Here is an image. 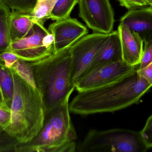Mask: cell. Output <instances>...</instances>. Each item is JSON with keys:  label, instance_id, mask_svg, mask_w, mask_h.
Returning <instances> with one entry per match:
<instances>
[{"label": "cell", "instance_id": "cell-4", "mask_svg": "<svg viewBox=\"0 0 152 152\" xmlns=\"http://www.w3.org/2000/svg\"><path fill=\"white\" fill-rule=\"evenodd\" d=\"M69 98L45 112L39 133L28 142H18L15 152H76L77 136L70 117Z\"/></svg>", "mask_w": 152, "mask_h": 152}, {"label": "cell", "instance_id": "cell-6", "mask_svg": "<svg viewBox=\"0 0 152 152\" xmlns=\"http://www.w3.org/2000/svg\"><path fill=\"white\" fill-rule=\"evenodd\" d=\"M6 51L14 54L19 59L37 61L53 54V37L44 26L35 23L31 35L12 40Z\"/></svg>", "mask_w": 152, "mask_h": 152}, {"label": "cell", "instance_id": "cell-9", "mask_svg": "<svg viewBox=\"0 0 152 152\" xmlns=\"http://www.w3.org/2000/svg\"><path fill=\"white\" fill-rule=\"evenodd\" d=\"M135 68L122 60L96 66L86 72L75 84L78 92L95 89L110 84Z\"/></svg>", "mask_w": 152, "mask_h": 152}, {"label": "cell", "instance_id": "cell-27", "mask_svg": "<svg viewBox=\"0 0 152 152\" xmlns=\"http://www.w3.org/2000/svg\"><path fill=\"white\" fill-rule=\"evenodd\" d=\"M0 107H3V108H5V109L10 111V109H9V108L6 106V105H5V103H4L3 95L2 92L1 87H0Z\"/></svg>", "mask_w": 152, "mask_h": 152}, {"label": "cell", "instance_id": "cell-23", "mask_svg": "<svg viewBox=\"0 0 152 152\" xmlns=\"http://www.w3.org/2000/svg\"><path fill=\"white\" fill-rule=\"evenodd\" d=\"M140 132L147 147L149 149L152 148V115L148 119L144 127Z\"/></svg>", "mask_w": 152, "mask_h": 152}, {"label": "cell", "instance_id": "cell-22", "mask_svg": "<svg viewBox=\"0 0 152 152\" xmlns=\"http://www.w3.org/2000/svg\"><path fill=\"white\" fill-rule=\"evenodd\" d=\"M152 62V39L148 43H145L143 50L141 62L137 66H135L137 70L141 69L146 67Z\"/></svg>", "mask_w": 152, "mask_h": 152}, {"label": "cell", "instance_id": "cell-8", "mask_svg": "<svg viewBox=\"0 0 152 152\" xmlns=\"http://www.w3.org/2000/svg\"><path fill=\"white\" fill-rule=\"evenodd\" d=\"M79 17L95 33L110 34L114 15L109 0H78Z\"/></svg>", "mask_w": 152, "mask_h": 152}, {"label": "cell", "instance_id": "cell-19", "mask_svg": "<svg viewBox=\"0 0 152 152\" xmlns=\"http://www.w3.org/2000/svg\"><path fill=\"white\" fill-rule=\"evenodd\" d=\"M11 69L26 82L36 88L34 72L30 62L19 59Z\"/></svg>", "mask_w": 152, "mask_h": 152}, {"label": "cell", "instance_id": "cell-25", "mask_svg": "<svg viewBox=\"0 0 152 152\" xmlns=\"http://www.w3.org/2000/svg\"><path fill=\"white\" fill-rule=\"evenodd\" d=\"M121 5L125 8L131 10L148 5L145 0H118Z\"/></svg>", "mask_w": 152, "mask_h": 152}, {"label": "cell", "instance_id": "cell-3", "mask_svg": "<svg viewBox=\"0 0 152 152\" xmlns=\"http://www.w3.org/2000/svg\"><path fill=\"white\" fill-rule=\"evenodd\" d=\"M69 49L30 62L36 87L42 96L45 112L70 97L75 89L71 78Z\"/></svg>", "mask_w": 152, "mask_h": 152}, {"label": "cell", "instance_id": "cell-2", "mask_svg": "<svg viewBox=\"0 0 152 152\" xmlns=\"http://www.w3.org/2000/svg\"><path fill=\"white\" fill-rule=\"evenodd\" d=\"M10 69L14 85L10 120L4 131L19 143H26L37 134L42 126L45 115L42 100L37 88Z\"/></svg>", "mask_w": 152, "mask_h": 152}, {"label": "cell", "instance_id": "cell-1", "mask_svg": "<svg viewBox=\"0 0 152 152\" xmlns=\"http://www.w3.org/2000/svg\"><path fill=\"white\" fill-rule=\"evenodd\" d=\"M151 88L135 68L106 85L78 92L69 103V111L81 115L114 112L138 102Z\"/></svg>", "mask_w": 152, "mask_h": 152}, {"label": "cell", "instance_id": "cell-20", "mask_svg": "<svg viewBox=\"0 0 152 152\" xmlns=\"http://www.w3.org/2000/svg\"><path fill=\"white\" fill-rule=\"evenodd\" d=\"M11 11L29 14L34 10L37 0H2Z\"/></svg>", "mask_w": 152, "mask_h": 152}, {"label": "cell", "instance_id": "cell-18", "mask_svg": "<svg viewBox=\"0 0 152 152\" xmlns=\"http://www.w3.org/2000/svg\"><path fill=\"white\" fill-rule=\"evenodd\" d=\"M78 0H56L50 15L52 20L59 21L70 18L71 12Z\"/></svg>", "mask_w": 152, "mask_h": 152}, {"label": "cell", "instance_id": "cell-14", "mask_svg": "<svg viewBox=\"0 0 152 152\" xmlns=\"http://www.w3.org/2000/svg\"><path fill=\"white\" fill-rule=\"evenodd\" d=\"M34 24L30 13L24 14L11 11L9 26L12 41L31 35L33 33Z\"/></svg>", "mask_w": 152, "mask_h": 152}, {"label": "cell", "instance_id": "cell-24", "mask_svg": "<svg viewBox=\"0 0 152 152\" xmlns=\"http://www.w3.org/2000/svg\"><path fill=\"white\" fill-rule=\"evenodd\" d=\"M18 59L17 56L11 52L4 51L0 53V61L2 62L5 67L8 68H11Z\"/></svg>", "mask_w": 152, "mask_h": 152}, {"label": "cell", "instance_id": "cell-7", "mask_svg": "<svg viewBox=\"0 0 152 152\" xmlns=\"http://www.w3.org/2000/svg\"><path fill=\"white\" fill-rule=\"evenodd\" d=\"M110 35L95 32L84 36L69 48L71 78L75 85L90 67Z\"/></svg>", "mask_w": 152, "mask_h": 152}, {"label": "cell", "instance_id": "cell-5", "mask_svg": "<svg viewBox=\"0 0 152 152\" xmlns=\"http://www.w3.org/2000/svg\"><path fill=\"white\" fill-rule=\"evenodd\" d=\"M149 148L140 132L114 129L90 130L77 145L78 152H145Z\"/></svg>", "mask_w": 152, "mask_h": 152}, {"label": "cell", "instance_id": "cell-17", "mask_svg": "<svg viewBox=\"0 0 152 152\" xmlns=\"http://www.w3.org/2000/svg\"><path fill=\"white\" fill-rule=\"evenodd\" d=\"M56 0H44L37 1L34 10L30 13L34 23L44 25L50 19V15Z\"/></svg>", "mask_w": 152, "mask_h": 152}, {"label": "cell", "instance_id": "cell-16", "mask_svg": "<svg viewBox=\"0 0 152 152\" xmlns=\"http://www.w3.org/2000/svg\"><path fill=\"white\" fill-rule=\"evenodd\" d=\"M13 80L10 68H6L0 61V87L4 99V103L10 109L13 92Z\"/></svg>", "mask_w": 152, "mask_h": 152}, {"label": "cell", "instance_id": "cell-26", "mask_svg": "<svg viewBox=\"0 0 152 152\" xmlns=\"http://www.w3.org/2000/svg\"><path fill=\"white\" fill-rule=\"evenodd\" d=\"M137 71L139 75L144 78L152 87V62Z\"/></svg>", "mask_w": 152, "mask_h": 152}, {"label": "cell", "instance_id": "cell-12", "mask_svg": "<svg viewBox=\"0 0 152 152\" xmlns=\"http://www.w3.org/2000/svg\"><path fill=\"white\" fill-rule=\"evenodd\" d=\"M118 31L121 43L122 59L131 66H137L142 59L143 42L137 34L131 32L121 23Z\"/></svg>", "mask_w": 152, "mask_h": 152}, {"label": "cell", "instance_id": "cell-15", "mask_svg": "<svg viewBox=\"0 0 152 152\" xmlns=\"http://www.w3.org/2000/svg\"><path fill=\"white\" fill-rule=\"evenodd\" d=\"M11 10L0 0V53L6 51L12 42L9 19Z\"/></svg>", "mask_w": 152, "mask_h": 152}, {"label": "cell", "instance_id": "cell-10", "mask_svg": "<svg viewBox=\"0 0 152 152\" xmlns=\"http://www.w3.org/2000/svg\"><path fill=\"white\" fill-rule=\"evenodd\" d=\"M53 40V54L69 49L88 33L87 28L76 19L57 21L49 26Z\"/></svg>", "mask_w": 152, "mask_h": 152}, {"label": "cell", "instance_id": "cell-21", "mask_svg": "<svg viewBox=\"0 0 152 152\" xmlns=\"http://www.w3.org/2000/svg\"><path fill=\"white\" fill-rule=\"evenodd\" d=\"M18 140L0 129V152H15Z\"/></svg>", "mask_w": 152, "mask_h": 152}, {"label": "cell", "instance_id": "cell-28", "mask_svg": "<svg viewBox=\"0 0 152 152\" xmlns=\"http://www.w3.org/2000/svg\"><path fill=\"white\" fill-rule=\"evenodd\" d=\"M147 2L148 5H150L151 7H152V0H145Z\"/></svg>", "mask_w": 152, "mask_h": 152}, {"label": "cell", "instance_id": "cell-11", "mask_svg": "<svg viewBox=\"0 0 152 152\" xmlns=\"http://www.w3.org/2000/svg\"><path fill=\"white\" fill-rule=\"evenodd\" d=\"M131 32L137 34L145 43L152 39V7L129 10L120 20Z\"/></svg>", "mask_w": 152, "mask_h": 152}, {"label": "cell", "instance_id": "cell-13", "mask_svg": "<svg viewBox=\"0 0 152 152\" xmlns=\"http://www.w3.org/2000/svg\"><path fill=\"white\" fill-rule=\"evenodd\" d=\"M122 60L121 43L118 31H112L110 33L109 39L86 73L99 65Z\"/></svg>", "mask_w": 152, "mask_h": 152}, {"label": "cell", "instance_id": "cell-29", "mask_svg": "<svg viewBox=\"0 0 152 152\" xmlns=\"http://www.w3.org/2000/svg\"><path fill=\"white\" fill-rule=\"evenodd\" d=\"M44 1V0H37V1Z\"/></svg>", "mask_w": 152, "mask_h": 152}]
</instances>
